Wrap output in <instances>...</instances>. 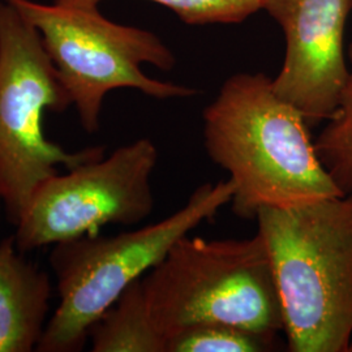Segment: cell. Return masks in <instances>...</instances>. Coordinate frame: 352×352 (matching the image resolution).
<instances>
[{
  "label": "cell",
  "instance_id": "5bb4252c",
  "mask_svg": "<svg viewBox=\"0 0 352 352\" xmlns=\"http://www.w3.org/2000/svg\"><path fill=\"white\" fill-rule=\"evenodd\" d=\"M1 210H4V206H3V201L0 199V213H1Z\"/></svg>",
  "mask_w": 352,
  "mask_h": 352
},
{
  "label": "cell",
  "instance_id": "6da1fadb",
  "mask_svg": "<svg viewBox=\"0 0 352 352\" xmlns=\"http://www.w3.org/2000/svg\"><path fill=\"white\" fill-rule=\"evenodd\" d=\"M202 116L204 148L235 184L230 205L239 218L343 196L317 157L311 126L265 74L228 77Z\"/></svg>",
  "mask_w": 352,
  "mask_h": 352
},
{
  "label": "cell",
  "instance_id": "3957f363",
  "mask_svg": "<svg viewBox=\"0 0 352 352\" xmlns=\"http://www.w3.org/2000/svg\"><path fill=\"white\" fill-rule=\"evenodd\" d=\"M235 184L204 183L184 206L162 221L115 236L89 235L52 245L49 257L59 302L38 344L39 352H78L89 330L129 285L158 264L177 240L213 221L231 201Z\"/></svg>",
  "mask_w": 352,
  "mask_h": 352
},
{
  "label": "cell",
  "instance_id": "8fae6325",
  "mask_svg": "<svg viewBox=\"0 0 352 352\" xmlns=\"http://www.w3.org/2000/svg\"><path fill=\"white\" fill-rule=\"evenodd\" d=\"M347 52L351 68L340 104L314 140L320 162L343 196L352 195V43Z\"/></svg>",
  "mask_w": 352,
  "mask_h": 352
},
{
  "label": "cell",
  "instance_id": "7a4b0ae2",
  "mask_svg": "<svg viewBox=\"0 0 352 352\" xmlns=\"http://www.w3.org/2000/svg\"><path fill=\"white\" fill-rule=\"evenodd\" d=\"M269 252L291 352H349L352 340V195L256 217Z\"/></svg>",
  "mask_w": 352,
  "mask_h": 352
},
{
  "label": "cell",
  "instance_id": "9a60e30c",
  "mask_svg": "<svg viewBox=\"0 0 352 352\" xmlns=\"http://www.w3.org/2000/svg\"><path fill=\"white\" fill-rule=\"evenodd\" d=\"M349 352H352V340H351V344H350V349H349Z\"/></svg>",
  "mask_w": 352,
  "mask_h": 352
},
{
  "label": "cell",
  "instance_id": "ba28073f",
  "mask_svg": "<svg viewBox=\"0 0 352 352\" xmlns=\"http://www.w3.org/2000/svg\"><path fill=\"white\" fill-rule=\"evenodd\" d=\"M263 10L286 38L274 91L309 126L330 119L350 77L343 42L352 0H263Z\"/></svg>",
  "mask_w": 352,
  "mask_h": 352
},
{
  "label": "cell",
  "instance_id": "52a82bcc",
  "mask_svg": "<svg viewBox=\"0 0 352 352\" xmlns=\"http://www.w3.org/2000/svg\"><path fill=\"white\" fill-rule=\"evenodd\" d=\"M160 151L148 138L43 182L13 234L23 253L97 235L110 225L133 226L154 209L151 176Z\"/></svg>",
  "mask_w": 352,
  "mask_h": 352
},
{
  "label": "cell",
  "instance_id": "30bf717a",
  "mask_svg": "<svg viewBox=\"0 0 352 352\" xmlns=\"http://www.w3.org/2000/svg\"><path fill=\"white\" fill-rule=\"evenodd\" d=\"M93 352H166V340L151 317L142 278L91 325Z\"/></svg>",
  "mask_w": 352,
  "mask_h": 352
},
{
  "label": "cell",
  "instance_id": "7c38bea8",
  "mask_svg": "<svg viewBox=\"0 0 352 352\" xmlns=\"http://www.w3.org/2000/svg\"><path fill=\"white\" fill-rule=\"evenodd\" d=\"M279 346L278 336L227 324H199L166 338V352H269Z\"/></svg>",
  "mask_w": 352,
  "mask_h": 352
},
{
  "label": "cell",
  "instance_id": "277c9868",
  "mask_svg": "<svg viewBox=\"0 0 352 352\" xmlns=\"http://www.w3.org/2000/svg\"><path fill=\"white\" fill-rule=\"evenodd\" d=\"M142 285L164 340L199 324H227L276 336L283 331L276 279L258 232L248 239L187 234L142 277Z\"/></svg>",
  "mask_w": 352,
  "mask_h": 352
},
{
  "label": "cell",
  "instance_id": "5b68a950",
  "mask_svg": "<svg viewBox=\"0 0 352 352\" xmlns=\"http://www.w3.org/2000/svg\"><path fill=\"white\" fill-rule=\"evenodd\" d=\"M71 106L36 28L0 0V199L12 226L43 182L106 155L104 146L69 151L46 136L45 115Z\"/></svg>",
  "mask_w": 352,
  "mask_h": 352
},
{
  "label": "cell",
  "instance_id": "9c48e42d",
  "mask_svg": "<svg viewBox=\"0 0 352 352\" xmlns=\"http://www.w3.org/2000/svg\"><path fill=\"white\" fill-rule=\"evenodd\" d=\"M51 295L49 273L19 251L13 235L0 240V352L37 351Z\"/></svg>",
  "mask_w": 352,
  "mask_h": 352
},
{
  "label": "cell",
  "instance_id": "4fadbf2b",
  "mask_svg": "<svg viewBox=\"0 0 352 352\" xmlns=\"http://www.w3.org/2000/svg\"><path fill=\"white\" fill-rule=\"evenodd\" d=\"M64 4L98 7L104 0H56ZM164 6L188 25L240 24L263 10V0H146Z\"/></svg>",
  "mask_w": 352,
  "mask_h": 352
},
{
  "label": "cell",
  "instance_id": "8992f818",
  "mask_svg": "<svg viewBox=\"0 0 352 352\" xmlns=\"http://www.w3.org/2000/svg\"><path fill=\"white\" fill-rule=\"evenodd\" d=\"M36 28L88 133L100 129L102 106L115 89H135L155 100L188 98L197 90L151 78L142 64L170 71L175 56L154 33L120 25L98 7L54 0H7Z\"/></svg>",
  "mask_w": 352,
  "mask_h": 352
}]
</instances>
